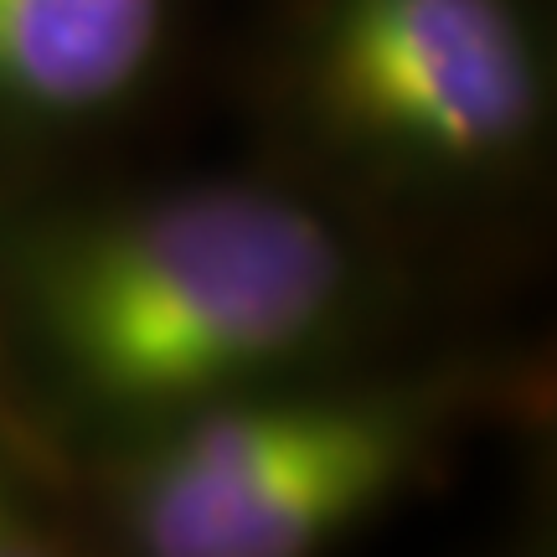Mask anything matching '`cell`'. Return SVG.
<instances>
[{"label":"cell","mask_w":557,"mask_h":557,"mask_svg":"<svg viewBox=\"0 0 557 557\" xmlns=\"http://www.w3.org/2000/svg\"><path fill=\"white\" fill-rule=\"evenodd\" d=\"M459 295L253 150L0 191V393L62 485L201 408L438 336Z\"/></svg>","instance_id":"6da1fadb"},{"label":"cell","mask_w":557,"mask_h":557,"mask_svg":"<svg viewBox=\"0 0 557 557\" xmlns=\"http://www.w3.org/2000/svg\"><path fill=\"white\" fill-rule=\"evenodd\" d=\"M243 150L455 284L532 259L557 186V0H243Z\"/></svg>","instance_id":"7a4b0ae2"},{"label":"cell","mask_w":557,"mask_h":557,"mask_svg":"<svg viewBox=\"0 0 557 557\" xmlns=\"http://www.w3.org/2000/svg\"><path fill=\"white\" fill-rule=\"evenodd\" d=\"M547 351L438 331L88 459L62 506L99 557H336L475 438L547 434Z\"/></svg>","instance_id":"3957f363"},{"label":"cell","mask_w":557,"mask_h":557,"mask_svg":"<svg viewBox=\"0 0 557 557\" xmlns=\"http://www.w3.org/2000/svg\"><path fill=\"white\" fill-rule=\"evenodd\" d=\"M218 41V0H0V191L135 160Z\"/></svg>","instance_id":"277c9868"},{"label":"cell","mask_w":557,"mask_h":557,"mask_svg":"<svg viewBox=\"0 0 557 557\" xmlns=\"http://www.w3.org/2000/svg\"><path fill=\"white\" fill-rule=\"evenodd\" d=\"M0 557H99V553H94V542L73 527L67 506H62V491H52V496H41L37 506L21 517L11 532H0Z\"/></svg>","instance_id":"5b68a950"},{"label":"cell","mask_w":557,"mask_h":557,"mask_svg":"<svg viewBox=\"0 0 557 557\" xmlns=\"http://www.w3.org/2000/svg\"><path fill=\"white\" fill-rule=\"evenodd\" d=\"M542 480L527 485L511 527L496 537L485 557H557V506H553V465L542 459Z\"/></svg>","instance_id":"8992f818"},{"label":"cell","mask_w":557,"mask_h":557,"mask_svg":"<svg viewBox=\"0 0 557 557\" xmlns=\"http://www.w3.org/2000/svg\"><path fill=\"white\" fill-rule=\"evenodd\" d=\"M52 491H58V485L37 480L26 465H16V459L0 449V532H11V527H16L41 496H52Z\"/></svg>","instance_id":"52a82bcc"},{"label":"cell","mask_w":557,"mask_h":557,"mask_svg":"<svg viewBox=\"0 0 557 557\" xmlns=\"http://www.w3.org/2000/svg\"><path fill=\"white\" fill-rule=\"evenodd\" d=\"M0 449H5V455L16 459V465H26V470H32L37 480H47V485H58V491H62V475L52 470V465H47V459H41L37 444H32V438L21 434V423H16V413H11V403H5V393H0Z\"/></svg>","instance_id":"ba28073f"}]
</instances>
